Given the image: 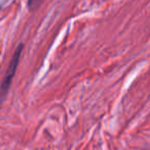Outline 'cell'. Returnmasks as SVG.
Here are the masks:
<instances>
[{
    "label": "cell",
    "mask_w": 150,
    "mask_h": 150,
    "mask_svg": "<svg viewBox=\"0 0 150 150\" xmlns=\"http://www.w3.org/2000/svg\"><path fill=\"white\" fill-rule=\"evenodd\" d=\"M42 0H28V6H29L30 9H33L41 2Z\"/></svg>",
    "instance_id": "obj_2"
},
{
    "label": "cell",
    "mask_w": 150,
    "mask_h": 150,
    "mask_svg": "<svg viewBox=\"0 0 150 150\" xmlns=\"http://www.w3.org/2000/svg\"><path fill=\"white\" fill-rule=\"evenodd\" d=\"M22 50H23V44H20L17 47V50H16L15 54H13V59H11V63H9L8 68H7L6 74H5L4 78H3L2 82H1V86H0V98H3L7 94V92H8V88L11 84L13 76H15L18 65H19Z\"/></svg>",
    "instance_id": "obj_1"
}]
</instances>
